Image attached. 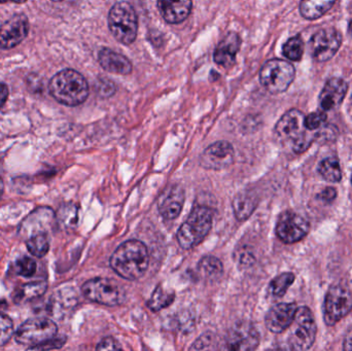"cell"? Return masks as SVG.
Masks as SVG:
<instances>
[{"label": "cell", "mask_w": 352, "mask_h": 351, "mask_svg": "<svg viewBox=\"0 0 352 351\" xmlns=\"http://www.w3.org/2000/svg\"><path fill=\"white\" fill-rule=\"evenodd\" d=\"M57 333V325L52 319L38 317L23 323L16 330L14 338L19 344L30 348L53 339Z\"/></svg>", "instance_id": "cell-10"}, {"label": "cell", "mask_w": 352, "mask_h": 351, "mask_svg": "<svg viewBox=\"0 0 352 351\" xmlns=\"http://www.w3.org/2000/svg\"><path fill=\"white\" fill-rule=\"evenodd\" d=\"M343 350L352 351V326L349 328L347 333L345 334L344 343H343Z\"/></svg>", "instance_id": "cell-41"}, {"label": "cell", "mask_w": 352, "mask_h": 351, "mask_svg": "<svg viewBox=\"0 0 352 351\" xmlns=\"http://www.w3.org/2000/svg\"><path fill=\"white\" fill-rule=\"evenodd\" d=\"M328 115L326 111H318L314 113H309L307 117H305V127L308 131H314V130L320 129L326 123Z\"/></svg>", "instance_id": "cell-35"}, {"label": "cell", "mask_w": 352, "mask_h": 351, "mask_svg": "<svg viewBox=\"0 0 352 351\" xmlns=\"http://www.w3.org/2000/svg\"><path fill=\"white\" fill-rule=\"evenodd\" d=\"M47 290V280H37V282H29L23 284L20 288L14 291L12 295L14 303H25L35 300L43 296Z\"/></svg>", "instance_id": "cell-24"}, {"label": "cell", "mask_w": 352, "mask_h": 351, "mask_svg": "<svg viewBox=\"0 0 352 351\" xmlns=\"http://www.w3.org/2000/svg\"><path fill=\"white\" fill-rule=\"evenodd\" d=\"M52 97L66 106H78L89 96V84L84 76L74 69H63L49 84Z\"/></svg>", "instance_id": "cell-3"}, {"label": "cell", "mask_w": 352, "mask_h": 351, "mask_svg": "<svg viewBox=\"0 0 352 351\" xmlns=\"http://www.w3.org/2000/svg\"><path fill=\"white\" fill-rule=\"evenodd\" d=\"M109 30L123 45H131L138 36V19L133 6L127 1L117 2L109 14Z\"/></svg>", "instance_id": "cell-5"}, {"label": "cell", "mask_w": 352, "mask_h": 351, "mask_svg": "<svg viewBox=\"0 0 352 351\" xmlns=\"http://www.w3.org/2000/svg\"><path fill=\"white\" fill-rule=\"evenodd\" d=\"M351 183H352V177H351Z\"/></svg>", "instance_id": "cell-47"}, {"label": "cell", "mask_w": 352, "mask_h": 351, "mask_svg": "<svg viewBox=\"0 0 352 351\" xmlns=\"http://www.w3.org/2000/svg\"><path fill=\"white\" fill-rule=\"evenodd\" d=\"M14 323L8 315L0 313V348L6 346L14 336Z\"/></svg>", "instance_id": "cell-34"}, {"label": "cell", "mask_w": 352, "mask_h": 351, "mask_svg": "<svg viewBox=\"0 0 352 351\" xmlns=\"http://www.w3.org/2000/svg\"><path fill=\"white\" fill-rule=\"evenodd\" d=\"M82 292L88 300L109 307L118 306L126 299V293L121 284L109 278L88 280L82 286Z\"/></svg>", "instance_id": "cell-9"}, {"label": "cell", "mask_w": 352, "mask_h": 351, "mask_svg": "<svg viewBox=\"0 0 352 351\" xmlns=\"http://www.w3.org/2000/svg\"><path fill=\"white\" fill-rule=\"evenodd\" d=\"M295 76L293 64L281 59L269 60L260 72L261 84L271 94L285 92L295 80Z\"/></svg>", "instance_id": "cell-7"}, {"label": "cell", "mask_w": 352, "mask_h": 351, "mask_svg": "<svg viewBox=\"0 0 352 351\" xmlns=\"http://www.w3.org/2000/svg\"><path fill=\"white\" fill-rule=\"evenodd\" d=\"M295 274L292 272H285V273L279 274L269 284L268 293L271 296L280 298L285 295L292 284L295 282Z\"/></svg>", "instance_id": "cell-30"}, {"label": "cell", "mask_w": 352, "mask_h": 351, "mask_svg": "<svg viewBox=\"0 0 352 351\" xmlns=\"http://www.w3.org/2000/svg\"><path fill=\"white\" fill-rule=\"evenodd\" d=\"M349 29H351V33H352V21L351 22V24H349Z\"/></svg>", "instance_id": "cell-45"}, {"label": "cell", "mask_w": 352, "mask_h": 351, "mask_svg": "<svg viewBox=\"0 0 352 351\" xmlns=\"http://www.w3.org/2000/svg\"><path fill=\"white\" fill-rule=\"evenodd\" d=\"M283 54L285 58L292 61H300L303 57L304 43L301 36L291 37L283 47Z\"/></svg>", "instance_id": "cell-31"}, {"label": "cell", "mask_w": 352, "mask_h": 351, "mask_svg": "<svg viewBox=\"0 0 352 351\" xmlns=\"http://www.w3.org/2000/svg\"><path fill=\"white\" fill-rule=\"evenodd\" d=\"M241 47V38L237 33L231 32L223 39L215 49L213 59L223 67H231L235 63L236 55Z\"/></svg>", "instance_id": "cell-21"}, {"label": "cell", "mask_w": 352, "mask_h": 351, "mask_svg": "<svg viewBox=\"0 0 352 351\" xmlns=\"http://www.w3.org/2000/svg\"><path fill=\"white\" fill-rule=\"evenodd\" d=\"M150 256L140 240H129L120 245L111 258L113 271L128 280H138L148 271Z\"/></svg>", "instance_id": "cell-1"}, {"label": "cell", "mask_w": 352, "mask_h": 351, "mask_svg": "<svg viewBox=\"0 0 352 351\" xmlns=\"http://www.w3.org/2000/svg\"><path fill=\"white\" fill-rule=\"evenodd\" d=\"M2 306H6V301L4 300L0 301V308H1Z\"/></svg>", "instance_id": "cell-44"}, {"label": "cell", "mask_w": 352, "mask_h": 351, "mask_svg": "<svg viewBox=\"0 0 352 351\" xmlns=\"http://www.w3.org/2000/svg\"><path fill=\"white\" fill-rule=\"evenodd\" d=\"M335 2L336 0H302L300 12L307 20H318L333 8Z\"/></svg>", "instance_id": "cell-25"}, {"label": "cell", "mask_w": 352, "mask_h": 351, "mask_svg": "<svg viewBox=\"0 0 352 351\" xmlns=\"http://www.w3.org/2000/svg\"><path fill=\"white\" fill-rule=\"evenodd\" d=\"M310 225L306 218L294 212H285L279 216L276 235L283 243L294 245L305 238L309 233Z\"/></svg>", "instance_id": "cell-13"}, {"label": "cell", "mask_w": 352, "mask_h": 351, "mask_svg": "<svg viewBox=\"0 0 352 351\" xmlns=\"http://www.w3.org/2000/svg\"><path fill=\"white\" fill-rule=\"evenodd\" d=\"M97 350H122V346H120L117 340L113 339V337H107L100 341V343L97 346Z\"/></svg>", "instance_id": "cell-38"}, {"label": "cell", "mask_w": 352, "mask_h": 351, "mask_svg": "<svg viewBox=\"0 0 352 351\" xmlns=\"http://www.w3.org/2000/svg\"><path fill=\"white\" fill-rule=\"evenodd\" d=\"M8 98V89L6 84L0 82V109L6 104Z\"/></svg>", "instance_id": "cell-40"}, {"label": "cell", "mask_w": 352, "mask_h": 351, "mask_svg": "<svg viewBox=\"0 0 352 351\" xmlns=\"http://www.w3.org/2000/svg\"><path fill=\"white\" fill-rule=\"evenodd\" d=\"M336 197L337 191L335 188H326V189L320 194V196H318V198H320L322 201L327 202V203L334 201Z\"/></svg>", "instance_id": "cell-39"}, {"label": "cell", "mask_w": 352, "mask_h": 351, "mask_svg": "<svg viewBox=\"0 0 352 351\" xmlns=\"http://www.w3.org/2000/svg\"><path fill=\"white\" fill-rule=\"evenodd\" d=\"M341 43L342 35L337 29L322 28L310 39V54L316 61H329L336 55Z\"/></svg>", "instance_id": "cell-12"}, {"label": "cell", "mask_w": 352, "mask_h": 351, "mask_svg": "<svg viewBox=\"0 0 352 351\" xmlns=\"http://www.w3.org/2000/svg\"><path fill=\"white\" fill-rule=\"evenodd\" d=\"M4 191V183L2 181L1 177H0V199H1L2 195H3Z\"/></svg>", "instance_id": "cell-43"}, {"label": "cell", "mask_w": 352, "mask_h": 351, "mask_svg": "<svg viewBox=\"0 0 352 351\" xmlns=\"http://www.w3.org/2000/svg\"><path fill=\"white\" fill-rule=\"evenodd\" d=\"M351 99H352V95H351Z\"/></svg>", "instance_id": "cell-48"}, {"label": "cell", "mask_w": 352, "mask_h": 351, "mask_svg": "<svg viewBox=\"0 0 352 351\" xmlns=\"http://www.w3.org/2000/svg\"><path fill=\"white\" fill-rule=\"evenodd\" d=\"M27 0H0V3H6V2H14V3H24Z\"/></svg>", "instance_id": "cell-42"}, {"label": "cell", "mask_w": 352, "mask_h": 351, "mask_svg": "<svg viewBox=\"0 0 352 351\" xmlns=\"http://www.w3.org/2000/svg\"><path fill=\"white\" fill-rule=\"evenodd\" d=\"M14 269L16 275L26 278H32L36 273L37 264L31 258L22 257L16 260Z\"/></svg>", "instance_id": "cell-33"}, {"label": "cell", "mask_w": 352, "mask_h": 351, "mask_svg": "<svg viewBox=\"0 0 352 351\" xmlns=\"http://www.w3.org/2000/svg\"><path fill=\"white\" fill-rule=\"evenodd\" d=\"M347 91L349 84L343 78H330L320 95V104L322 111H332L338 107L344 100Z\"/></svg>", "instance_id": "cell-18"}, {"label": "cell", "mask_w": 352, "mask_h": 351, "mask_svg": "<svg viewBox=\"0 0 352 351\" xmlns=\"http://www.w3.org/2000/svg\"><path fill=\"white\" fill-rule=\"evenodd\" d=\"M234 162V148L230 142L221 140L209 146L200 157V165L210 170H223Z\"/></svg>", "instance_id": "cell-14"}, {"label": "cell", "mask_w": 352, "mask_h": 351, "mask_svg": "<svg viewBox=\"0 0 352 351\" xmlns=\"http://www.w3.org/2000/svg\"><path fill=\"white\" fill-rule=\"evenodd\" d=\"M212 220L213 212L208 206H195L176 235L180 247L192 249L200 245L210 231Z\"/></svg>", "instance_id": "cell-4"}, {"label": "cell", "mask_w": 352, "mask_h": 351, "mask_svg": "<svg viewBox=\"0 0 352 351\" xmlns=\"http://www.w3.org/2000/svg\"><path fill=\"white\" fill-rule=\"evenodd\" d=\"M352 310V290L345 282L333 284L324 298V319L333 327L344 319Z\"/></svg>", "instance_id": "cell-6"}, {"label": "cell", "mask_w": 352, "mask_h": 351, "mask_svg": "<svg viewBox=\"0 0 352 351\" xmlns=\"http://www.w3.org/2000/svg\"><path fill=\"white\" fill-rule=\"evenodd\" d=\"M275 137L279 144L287 146L295 154L306 152L316 141V134L310 135L305 127V115L299 109L287 111L277 122Z\"/></svg>", "instance_id": "cell-2"}, {"label": "cell", "mask_w": 352, "mask_h": 351, "mask_svg": "<svg viewBox=\"0 0 352 351\" xmlns=\"http://www.w3.org/2000/svg\"><path fill=\"white\" fill-rule=\"evenodd\" d=\"M159 10L169 24L184 22L192 12V0H157Z\"/></svg>", "instance_id": "cell-20"}, {"label": "cell", "mask_w": 352, "mask_h": 351, "mask_svg": "<svg viewBox=\"0 0 352 351\" xmlns=\"http://www.w3.org/2000/svg\"><path fill=\"white\" fill-rule=\"evenodd\" d=\"M57 226L56 214L51 207L41 206L33 210L19 227V235L23 240L32 237L50 236Z\"/></svg>", "instance_id": "cell-11"}, {"label": "cell", "mask_w": 352, "mask_h": 351, "mask_svg": "<svg viewBox=\"0 0 352 351\" xmlns=\"http://www.w3.org/2000/svg\"><path fill=\"white\" fill-rule=\"evenodd\" d=\"M99 64L103 69L111 73L127 76L131 73L132 64L130 60L122 54L116 53L113 49L103 47L98 55Z\"/></svg>", "instance_id": "cell-22"}, {"label": "cell", "mask_w": 352, "mask_h": 351, "mask_svg": "<svg viewBox=\"0 0 352 351\" xmlns=\"http://www.w3.org/2000/svg\"><path fill=\"white\" fill-rule=\"evenodd\" d=\"M291 327L289 348L298 351L310 350L316 342L318 334V327L311 310L306 306L299 307Z\"/></svg>", "instance_id": "cell-8"}, {"label": "cell", "mask_w": 352, "mask_h": 351, "mask_svg": "<svg viewBox=\"0 0 352 351\" xmlns=\"http://www.w3.org/2000/svg\"><path fill=\"white\" fill-rule=\"evenodd\" d=\"M66 338H53V339L49 340V341L45 342V343L39 344V346H33V348H29V350H58L61 348L62 346L65 344Z\"/></svg>", "instance_id": "cell-37"}, {"label": "cell", "mask_w": 352, "mask_h": 351, "mask_svg": "<svg viewBox=\"0 0 352 351\" xmlns=\"http://www.w3.org/2000/svg\"><path fill=\"white\" fill-rule=\"evenodd\" d=\"M198 270L203 278L209 280H217L223 274V264L217 258L206 256L199 262Z\"/></svg>", "instance_id": "cell-29"}, {"label": "cell", "mask_w": 352, "mask_h": 351, "mask_svg": "<svg viewBox=\"0 0 352 351\" xmlns=\"http://www.w3.org/2000/svg\"><path fill=\"white\" fill-rule=\"evenodd\" d=\"M184 204V191L179 185L169 188L159 200V212L166 220L178 218Z\"/></svg>", "instance_id": "cell-19"}, {"label": "cell", "mask_w": 352, "mask_h": 351, "mask_svg": "<svg viewBox=\"0 0 352 351\" xmlns=\"http://www.w3.org/2000/svg\"><path fill=\"white\" fill-rule=\"evenodd\" d=\"M175 299V294L173 291L164 288L161 284H159L156 290L153 292L152 296L148 300V306L151 310L157 313V311L162 310V309L170 306Z\"/></svg>", "instance_id": "cell-27"}, {"label": "cell", "mask_w": 352, "mask_h": 351, "mask_svg": "<svg viewBox=\"0 0 352 351\" xmlns=\"http://www.w3.org/2000/svg\"><path fill=\"white\" fill-rule=\"evenodd\" d=\"M57 226L63 230H74L78 223V206L76 204L64 203L56 214Z\"/></svg>", "instance_id": "cell-26"}, {"label": "cell", "mask_w": 352, "mask_h": 351, "mask_svg": "<svg viewBox=\"0 0 352 351\" xmlns=\"http://www.w3.org/2000/svg\"><path fill=\"white\" fill-rule=\"evenodd\" d=\"M298 306L296 303H279L273 306L267 313L265 324L267 329L274 334H281L289 329Z\"/></svg>", "instance_id": "cell-16"}, {"label": "cell", "mask_w": 352, "mask_h": 351, "mask_svg": "<svg viewBox=\"0 0 352 351\" xmlns=\"http://www.w3.org/2000/svg\"><path fill=\"white\" fill-rule=\"evenodd\" d=\"M338 136V129L334 126H327L324 129L316 133V141L327 144V142L333 141Z\"/></svg>", "instance_id": "cell-36"}, {"label": "cell", "mask_w": 352, "mask_h": 351, "mask_svg": "<svg viewBox=\"0 0 352 351\" xmlns=\"http://www.w3.org/2000/svg\"><path fill=\"white\" fill-rule=\"evenodd\" d=\"M318 173L329 183H339L342 179L340 162L336 157H328L320 163Z\"/></svg>", "instance_id": "cell-28"}, {"label": "cell", "mask_w": 352, "mask_h": 351, "mask_svg": "<svg viewBox=\"0 0 352 351\" xmlns=\"http://www.w3.org/2000/svg\"><path fill=\"white\" fill-rule=\"evenodd\" d=\"M29 32V21L25 14H14L0 26V49H14Z\"/></svg>", "instance_id": "cell-15"}, {"label": "cell", "mask_w": 352, "mask_h": 351, "mask_svg": "<svg viewBox=\"0 0 352 351\" xmlns=\"http://www.w3.org/2000/svg\"><path fill=\"white\" fill-rule=\"evenodd\" d=\"M260 343V336L252 326L240 324L228 335L225 348L229 350H252Z\"/></svg>", "instance_id": "cell-17"}, {"label": "cell", "mask_w": 352, "mask_h": 351, "mask_svg": "<svg viewBox=\"0 0 352 351\" xmlns=\"http://www.w3.org/2000/svg\"><path fill=\"white\" fill-rule=\"evenodd\" d=\"M258 198L250 191L240 192L233 200V210L236 218L240 222L246 220L256 210Z\"/></svg>", "instance_id": "cell-23"}, {"label": "cell", "mask_w": 352, "mask_h": 351, "mask_svg": "<svg viewBox=\"0 0 352 351\" xmlns=\"http://www.w3.org/2000/svg\"><path fill=\"white\" fill-rule=\"evenodd\" d=\"M27 249L34 257L43 258L49 253L50 236H36L25 241Z\"/></svg>", "instance_id": "cell-32"}, {"label": "cell", "mask_w": 352, "mask_h": 351, "mask_svg": "<svg viewBox=\"0 0 352 351\" xmlns=\"http://www.w3.org/2000/svg\"><path fill=\"white\" fill-rule=\"evenodd\" d=\"M52 1H54V2H60V1H63V0H52Z\"/></svg>", "instance_id": "cell-46"}]
</instances>
